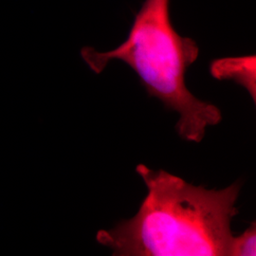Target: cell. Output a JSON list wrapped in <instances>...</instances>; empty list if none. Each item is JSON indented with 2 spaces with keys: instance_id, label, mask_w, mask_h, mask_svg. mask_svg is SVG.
I'll use <instances>...</instances> for the list:
<instances>
[{
  "instance_id": "obj_4",
  "label": "cell",
  "mask_w": 256,
  "mask_h": 256,
  "mask_svg": "<svg viewBox=\"0 0 256 256\" xmlns=\"http://www.w3.org/2000/svg\"><path fill=\"white\" fill-rule=\"evenodd\" d=\"M256 256V223H250L242 234L232 236L230 245L229 256Z\"/></svg>"
},
{
  "instance_id": "obj_3",
  "label": "cell",
  "mask_w": 256,
  "mask_h": 256,
  "mask_svg": "<svg viewBox=\"0 0 256 256\" xmlns=\"http://www.w3.org/2000/svg\"><path fill=\"white\" fill-rule=\"evenodd\" d=\"M256 55L228 57L214 60L210 66L212 76L218 80H232L242 86L256 102Z\"/></svg>"
},
{
  "instance_id": "obj_2",
  "label": "cell",
  "mask_w": 256,
  "mask_h": 256,
  "mask_svg": "<svg viewBox=\"0 0 256 256\" xmlns=\"http://www.w3.org/2000/svg\"><path fill=\"white\" fill-rule=\"evenodd\" d=\"M81 57L94 74L120 60L137 74L150 97L180 114L176 130L184 140L200 142L206 129L222 120L220 108L194 97L185 82L187 70L200 55L194 40L182 36L170 18V0H146L126 40L108 52L84 46Z\"/></svg>"
},
{
  "instance_id": "obj_1",
  "label": "cell",
  "mask_w": 256,
  "mask_h": 256,
  "mask_svg": "<svg viewBox=\"0 0 256 256\" xmlns=\"http://www.w3.org/2000/svg\"><path fill=\"white\" fill-rule=\"evenodd\" d=\"M136 172L147 187L146 198L135 216L100 230L99 244L116 256H229L240 183L208 190L146 165Z\"/></svg>"
}]
</instances>
